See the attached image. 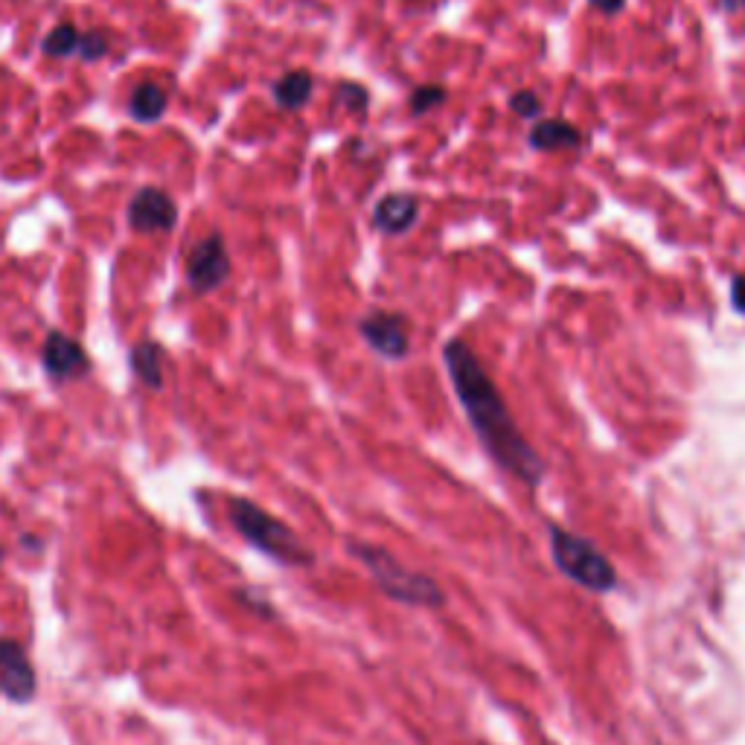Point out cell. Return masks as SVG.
<instances>
[{
    "label": "cell",
    "instance_id": "7",
    "mask_svg": "<svg viewBox=\"0 0 745 745\" xmlns=\"http://www.w3.org/2000/svg\"><path fill=\"white\" fill-rule=\"evenodd\" d=\"M359 332L382 359L400 362L407 355V321L400 312H373L359 323Z\"/></svg>",
    "mask_w": 745,
    "mask_h": 745
},
{
    "label": "cell",
    "instance_id": "5",
    "mask_svg": "<svg viewBox=\"0 0 745 745\" xmlns=\"http://www.w3.org/2000/svg\"><path fill=\"white\" fill-rule=\"evenodd\" d=\"M228 274H231V256L224 251V239L219 233L201 239L187 256V280L192 292H213L228 280Z\"/></svg>",
    "mask_w": 745,
    "mask_h": 745
},
{
    "label": "cell",
    "instance_id": "3",
    "mask_svg": "<svg viewBox=\"0 0 745 745\" xmlns=\"http://www.w3.org/2000/svg\"><path fill=\"white\" fill-rule=\"evenodd\" d=\"M350 551L364 562V568L373 574L379 588H382L391 600H396V603L420 608L443 606V592H440V585L434 583L431 576L405 568L402 562L393 560V556L387 554V551H382V547L350 545Z\"/></svg>",
    "mask_w": 745,
    "mask_h": 745
},
{
    "label": "cell",
    "instance_id": "14",
    "mask_svg": "<svg viewBox=\"0 0 745 745\" xmlns=\"http://www.w3.org/2000/svg\"><path fill=\"white\" fill-rule=\"evenodd\" d=\"M131 370L138 373L143 382L152 387V391H158L161 387V346L152 344V341H143V344H138L134 350H131Z\"/></svg>",
    "mask_w": 745,
    "mask_h": 745
},
{
    "label": "cell",
    "instance_id": "2",
    "mask_svg": "<svg viewBox=\"0 0 745 745\" xmlns=\"http://www.w3.org/2000/svg\"><path fill=\"white\" fill-rule=\"evenodd\" d=\"M231 522L248 545H254L260 554L271 556V560L280 562V565L303 568V565H312V560H315L312 551H309V547L303 545V542H300L280 519H274L271 513L256 507L254 501L233 499Z\"/></svg>",
    "mask_w": 745,
    "mask_h": 745
},
{
    "label": "cell",
    "instance_id": "4",
    "mask_svg": "<svg viewBox=\"0 0 745 745\" xmlns=\"http://www.w3.org/2000/svg\"><path fill=\"white\" fill-rule=\"evenodd\" d=\"M551 554H554L556 568L588 592L606 594L617 585V571L606 560V554L588 538L556 527V524H551Z\"/></svg>",
    "mask_w": 745,
    "mask_h": 745
},
{
    "label": "cell",
    "instance_id": "19",
    "mask_svg": "<svg viewBox=\"0 0 745 745\" xmlns=\"http://www.w3.org/2000/svg\"><path fill=\"white\" fill-rule=\"evenodd\" d=\"M510 108L519 117H536L542 111V102H538V97L533 91H515L510 97Z\"/></svg>",
    "mask_w": 745,
    "mask_h": 745
},
{
    "label": "cell",
    "instance_id": "23",
    "mask_svg": "<svg viewBox=\"0 0 745 745\" xmlns=\"http://www.w3.org/2000/svg\"><path fill=\"white\" fill-rule=\"evenodd\" d=\"M0 562H3V551H0Z\"/></svg>",
    "mask_w": 745,
    "mask_h": 745
},
{
    "label": "cell",
    "instance_id": "12",
    "mask_svg": "<svg viewBox=\"0 0 745 745\" xmlns=\"http://www.w3.org/2000/svg\"><path fill=\"white\" fill-rule=\"evenodd\" d=\"M309 97H312V77H309V70H292V73H285L278 85H274V100L285 111L303 108L309 102Z\"/></svg>",
    "mask_w": 745,
    "mask_h": 745
},
{
    "label": "cell",
    "instance_id": "11",
    "mask_svg": "<svg viewBox=\"0 0 745 745\" xmlns=\"http://www.w3.org/2000/svg\"><path fill=\"white\" fill-rule=\"evenodd\" d=\"M583 143V134L568 120H542L531 129V147L536 152H574Z\"/></svg>",
    "mask_w": 745,
    "mask_h": 745
},
{
    "label": "cell",
    "instance_id": "21",
    "mask_svg": "<svg viewBox=\"0 0 745 745\" xmlns=\"http://www.w3.org/2000/svg\"><path fill=\"white\" fill-rule=\"evenodd\" d=\"M623 3H626V0H592V7H597L603 16H615V12H621Z\"/></svg>",
    "mask_w": 745,
    "mask_h": 745
},
{
    "label": "cell",
    "instance_id": "17",
    "mask_svg": "<svg viewBox=\"0 0 745 745\" xmlns=\"http://www.w3.org/2000/svg\"><path fill=\"white\" fill-rule=\"evenodd\" d=\"M339 105H344L353 114H364L368 111V91L362 85H355V82H344L339 88Z\"/></svg>",
    "mask_w": 745,
    "mask_h": 745
},
{
    "label": "cell",
    "instance_id": "22",
    "mask_svg": "<svg viewBox=\"0 0 745 745\" xmlns=\"http://www.w3.org/2000/svg\"><path fill=\"white\" fill-rule=\"evenodd\" d=\"M719 7H723L725 12H743L745 0H719Z\"/></svg>",
    "mask_w": 745,
    "mask_h": 745
},
{
    "label": "cell",
    "instance_id": "13",
    "mask_svg": "<svg viewBox=\"0 0 745 745\" xmlns=\"http://www.w3.org/2000/svg\"><path fill=\"white\" fill-rule=\"evenodd\" d=\"M129 111L134 120H140V123H154V120L167 111V93H163V88L154 85V82L138 85L131 91Z\"/></svg>",
    "mask_w": 745,
    "mask_h": 745
},
{
    "label": "cell",
    "instance_id": "20",
    "mask_svg": "<svg viewBox=\"0 0 745 745\" xmlns=\"http://www.w3.org/2000/svg\"><path fill=\"white\" fill-rule=\"evenodd\" d=\"M731 303H734L737 312H743L745 315V278L743 274H737V278H734V285H731Z\"/></svg>",
    "mask_w": 745,
    "mask_h": 745
},
{
    "label": "cell",
    "instance_id": "6",
    "mask_svg": "<svg viewBox=\"0 0 745 745\" xmlns=\"http://www.w3.org/2000/svg\"><path fill=\"white\" fill-rule=\"evenodd\" d=\"M36 667L18 641L0 638V691L9 702H30L36 696Z\"/></svg>",
    "mask_w": 745,
    "mask_h": 745
},
{
    "label": "cell",
    "instance_id": "9",
    "mask_svg": "<svg viewBox=\"0 0 745 745\" xmlns=\"http://www.w3.org/2000/svg\"><path fill=\"white\" fill-rule=\"evenodd\" d=\"M41 359H44L47 373L53 379H73L88 373V355L82 344L62 335V332H50L47 335Z\"/></svg>",
    "mask_w": 745,
    "mask_h": 745
},
{
    "label": "cell",
    "instance_id": "8",
    "mask_svg": "<svg viewBox=\"0 0 745 745\" xmlns=\"http://www.w3.org/2000/svg\"><path fill=\"white\" fill-rule=\"evenodd\" d=\"M178 222L175 201L158 187H143L129 204V224L138 233L172 231Z\"/></svg>",
    "mask_w": 745,
    "mask_h": 745
},
{
    "label": "cell",
    "instance_id": "18",
    "mask_svg": "<svg viewBox=\"0 0 745 745\" xmlns=\"http://www.w3.org/2000/svg\"><path fill=\"white\" fill-rule=\"evenodd\" d=\"M79 53H82V59H88V62H97V59H102V56L108 53L105 36H100V32H88V36H79Z\"/></svg>",
    "mask_w": 745,
    "mask_h": 745
},
{
    "label": "cell",
    "instance_id": "1",
    "mask_svg": "<svg viewBox=\"0 0 745 745\" xmlns=\"http://www.w3.org/2000/svg\"><path fill=\"white\" fill-rule=\"evenodd\" d=\"M443 362H446L454 393H457V400L466 411V420L475 429L486 454L501 469H507L510 475L519 477L522 484L536 486L545 477V463L536 454V449L524 440L513 414H510L507 402L484 370V364L477 362L472 346L452 339L443 346Z\"/></svg>",
    "mask_w": 745,
    "mask_h": 745
},
{
    "label": "cell",
    "instance_id": "10",
    "mask_svg": "<svg viewBox=\"0 0 745 745\" xmlns=\"http://www.w3.org/2000/svg\"><path fill=\"white\" fill-rule=\"evenodd\" d=\"M420 215V201L411 192H391L373 210V224L387 236H400L405 233Z\"/></svg>",
    "mask_w": 745,
    "mask_h": 745
},
{
    "label": "cell",
    "instance_id": "15",
    "mask_svg": "<svg viewBox=\"0 0 745 745\" xmlns=\"http://www.w3.org/2000/svg\"><path fill=\"white\" fill-rule=\"evenodd\" d=\"M73 50H79L77 27H73V23H59V27H53V32H50L44 41V53L53 56V59H64V56H70Z\"/></svg>",
    "mask_w": 745,
    "mask_h": 745
},
{
    "label": "cell",
    "instance_id": "16",
    "mask_svg": "<svg viewBox=\"0 0 745 745\" xmlns=\"http://www.w3.org/2000/svg\"><path fill=\"white\" fill-rule=\"evenodd\" d=\"M443 102H446V88L423 85L411 93V102H407V105H411V114L423 117V114H429L431 108L443 105Z\"/></svg>",
    "mask_w": 745,
    "mask_h": 745
}]
</instances>
